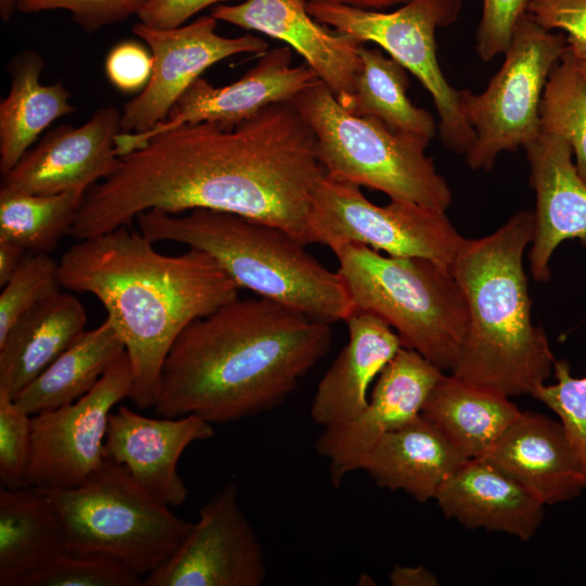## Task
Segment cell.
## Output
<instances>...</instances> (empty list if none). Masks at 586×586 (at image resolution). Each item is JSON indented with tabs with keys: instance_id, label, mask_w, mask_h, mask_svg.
Listing matches in <instances>:
<instances>
[{
	"instance_id": "obj_36",
	"label": "cell",
	"mask_w": 586,
	"mask_h": 586,
	"mask_svg": "<svg viewBox=\"0 0 586 586\" xmlns=\"http://www.w3.org/2000/svg\"><path fill=\"white\" fill-rule=\"evenodd\" d=\"M31 454V415L21 409L13 397L0 391V481L1 486H26Z\"/></svg>"
},
{
	"instance_id": "obj_23",
	"label": "cell",
	"mask_w": 586,
	"mask_h": 586,
	"mask_svg": "<svg viewBox=\"0 0 586 586\" xmlns=\"http://www.w3.org/2000/svg\"><path fill=\"white\" fill-rule=\"evenodd\" d=\"M348 342L321 378L310 418L328 428L348 421L368 404V390L403 347L398 334L380 317L354 311L345 320Z\"/></svg>"
},
{
	"instance_id": "obj_25",
	"label": "cell",
	"mask_w": 586,
	"mask_h": 586,
	"mask_svg": "<svg viewBox=\"0 0 586 586\" xmlns=\"http://www.w3.org/2000/svg\"><path fill=\"white\" fill-rule=\"evenodd\" d=\"M86 323L81 302L63 291L21 316L0 341V391L14 398L86 330Z\"/></svg>"
},
{
	"instance_id": "obj_34",
	"label": "cell",
	"mask_w": 586,
	"mask_h": 586,
	"mask_svg": "<svg viewBox=\"0 0 586 586\" xmlns=\"http://www.w3.org/2000/svg\"><path fill=\"white\" fill-rule=\"evenodd\" d=\"M143 577L113 557L64 550L27 586H143Z\"/></svg>"
},
{
	"instance_id": "obj_32",
	"label": "cell",
	"mask_w": 586,
	"mask_h": 586,
	"mask_svg": "<svg viewBox=\"0 0 586 586\" xmlns=\"http://www.w3.org/2000/svg\"><path fill=\"white\" fill-rule=\"evenodd\" d=\"M540 131L562 137L586 183V79L564 52L551 71L540 102Z\"/></svg>"
},
{
	"instance_id": "obj_7",
	"label": "cell",
	"mask_w": 586,
	"mask_h": 586,
	"mask_svg": "<svg viewBox=\"0 0 586 586\" xmlns=\"http://www.w3.org/2000/svg\"><path fill=\"white\" fill-rule=\"evenodd\" d=\"M292 102L314 131L328 177L381 191L391 200L444 212L449 207L451 190L425 154L431 139L352 114L321 80Z\"/></svg>"
},
{
	"instance_id": "obj_1",
	"label": "cell",
	"mask_w": 586,
	"mask_h": 586,
	"mask_svg": "<svg viewBox=\"0 0 586 586\" xmlns=\"http://www.w3.org/2000/svg\"><path fill=\"white\" fill-rule=\"evenodd\" d=\"M324 176L314 131L292 101L234 127L187 124L119 156L85 192L68 235L130 227L149 209L206 208L279 227L307 245L309 205Z\"/></svg>"
},
{
	"instance_id": "obj_29",
	"label": "cell",
	"mask_w": 586,
	"mask_h": 586,
	"mask_svg": "<svg viewBox=\"0 0 586 586\" xmlns=\"http://www.w3.org/2000/svg\"><path fill=\"white\" fill-rule=\"evenodd\" d=\"M124 353L122 337L105 318L85 330L13 399L31 416L68 405L87 394Z\"/></svg>"
},
{
	"instance_id": "obj_14",
	"label": "cell",
	"mask_w": 586,
	"mask_h": 586,
	"mask_svg": "<svg viewBox=\"0 0 586 586\" xmlns=\"http://www.w3.org/2000/svg\"><path fill=\"white\" fill-rule=\"evenodd\" d=\"M216 26L212 15L169 29L141 22L132 26V33L150 48L152 73L142 91L124 105L120 133L145 132L164 122L177 100L212 65L237 54L268 50V42L258 36L224 37Z\"/></svg>"
},
{
	"instance_id": "obj_43",
	"label": "cell",
	"mask_w": 586,
	"mask_h": 586,
	"mask_svg": "<svg viewBox=\"0 0 586 586\" xmlns=\"http://www.w3.org/2000/svg\"><path fill=\"white\" fill-rule=\"evenodd\" d=\"M28 252L10 240L0 239V285L3 286Z\"/></svg>"
},
{
	"instance_id": "obj_24",
	"label": "cell",
	"mask_w": 586,
	"mask_h": 586,
	"mask_svg": "<svg viewBox=\"0 0 586 586\" xmlns=\"http://www.w3.org/2000/svg\"><path fill=\"white\" fill-rule=\"evenodd\" d=\"M467 460L420 415L383 435L368 454L365 470L379 487L404 491L420 502L434 499L443 483Z\"/></svg>"
},
{
	"instance_id": "obj_3",
	"label": "cell",
	"mask_w": 586,
	"mask_h": 586,
	"mask_svg": "<svg viewBox=\"0 0 586 586\" xmlns=\"http://www.w3.org/2000/svg\"><path fill=\"white\" fill-rule=\"evenodd\" d=\"M127 226L78 240L59 262L62 288L95 296L122 337L132 371L129 399L154 407L166 356L195 319L239 297V285L207 253L165 255Z\"/></svg>"
},
{
	"instance_id": "obj_10",
	"label": "cell",
	"mask_w": 586,
	"mask_h": 586,
	"mask_svg": "<svg viewBox=\"0 0 586 586\" xmlns=\"http://www.w3.org/2000/svg\"><path fill=\"white\" fill-rule=\"evenodd\" d=\"M318 22L361 42H373L412 73L431 94L443 144L466 154L475 133L466 120L459 90L445 78L436 55L435 34L457 20L460 0H410L394 12H380L333 2H307Z\"/></svg>"
},
{
	"instance_id": "obj_38",
	"label": "cell",
	"mask_w": 586,
	"mask_h": 586,
	"mask_svg": "<svg viewBox=\"0 0 586 586\" xmlns=\"http://www.w3.org/2000/svg\"><path fill=\"white\" fill-rule=\"evenodd\" d=\"M531 0H482V15L475 33V51L482 61L504 54Z\"/></svg>"
},
{
	"instance_id": "obj_26",
	"label": "cell",
	"mask_w": 586,
	"mask_h": 586,
	"mask_svg": "<svg viewBox=\"0 0 586 586\" xmlns=\"http://www.w3.org/2000/svg\"><path fill=\"white\" fill-rule=\"evenodd\" d=\"M65 550L60 514L39 488L0 487V586H27Z\"/></svg>"
},
{
	"instance_id": "obj_22",
	"label": "cell",
	"mask_w": 586,
	"mask_h": 586,
	"mask_svg": "<svg viewBox=\"0 0 586 586\" xmlns=\"http://www.w3.org/2000/svg\"><path fill=\"white\" fill-rule=\"evenodd\" d=\"M447 519L528 540L544 518V504L485 458L467 459L435 498Z\"/></svg>"
},
{
	"instance_id": "obj_15",
	"label": "cell",
	"mask_w": 586,
	"mask_h": 586,
	"mask_svg": "<svg viewBox=\"0 0 586 586\" xmlns=\"http://www.w3.org/2000/svg\"><path fill=\"white\" fill-rule=\"evenodd\" d=\"M288 46L267 50L258 62L237 81L215 87L199 77L183 92L167 118L141 133H118V157L142 148L152 137L187 124L214 122L234 127L265 107L292 101L300 92L320 80L306 64L292 66Z\"/></svg>"
},
{
	"instance_id": "obj_21",
	"label": "cell",
	"mask_w": 586,
	"mask_h": 586,
	"mask_svg": "<svg viewBox=\"0 0 586 586\" xmlns=\"http://www.w3.org/2000/svg\"><path fill=\"white\" fill-rule=\"evenodd\" d=\"M482 458L545 506L571 500L586 488L583 462L563 425L544 415L522 411Z\"/></svg>"
},
{
	"instance_id": "obj_27",
	"label": "cell",
	"mask_w": 586,
	"mask_h": 586,
	"mask_svg": "<svg viewBox=\"0 0 586 586\" xmlns=\"http://www.w3.org/2000/svg\"><path fill=\"white\" fill-rule=\"evenodd\" d=\"M522 411L510 397L455 374H442L421 415L467 459L483 457Z\"/></svg>"
},
{
	"instance_id": "obj_6",
	"label": "cell",
	"mask_w": 586,
	"mask_h": 586,
	"mask_svg": "<svg viewBox=\"0 0 586 586\" xmlns=\"http://www.w3.org/2000/svg\"><path fill=\"white\" fill-rule=\"evenodd\" d=\"M332 252L354 311L380 317L396 331L403 347L419 353L442 371L454 369L468 331L469 313L450 269L421 257L383 255L354 242Z\"/></svg>"
},
{
	"instance_id": "obj_17",
	"label": "cell",
	"mask_w": 586,
	"mask_h": 586,
	"mask_svg": "<svg viewBox=\"0 0 586 586\" xmlns=\"http://www.w3.org/2000/svg\"><path fill=\"white\" fill-rule=\"evenodd\" d=\"M122 113L114 105L98 109L79 127L61 125L29 149L7 174L0 193L56 194L87 191L115 167V138Z\"/></svg>"
},
{
	"instance_id": "obj_42",
	"label": "cell",
	"mask_w": 586,
	"mask_h": 586,
	"mask_svg": "<svg viewBox=\"0 0 586 586\" xmlns=\"http://www.w3.org/2000/svg\"><path fill=\"white\" fill-rule=\"evenodd\" d=\"M393 586H436L438 579L434 573L424 568L394 565L388 574Z\"/></svg>"
},
{
	"instance_id": "obj_41",
	"label": "cell",
	"mask_w": 586,
	"mask_h": 586,
	"mask_svg": "<svg viewBox=\"0 0 586 586\" xmlns=\"http://www.w3.org/2000/svg\"><path fill=\"white\" fill-rule=\"evenodd\" d=\"M227 0H152L138 17L141 23L161 29L184 25L203 9Z\"/></svg>"
},
{
	"instance_id": "obj_9",
	"label": "cell",
	"mask_w": 586,
	"mask_h": 586,
	"mask_svg": "<svg viewBox=\"0 0 586 586\" xmlns=\"http://www.w3.org/2000/svg\"><path fill=\"white\" fill-rule=\"evenodd\" d=\"M566 50V36L519 21L504 63L480 93L459 90L462 114L475 133L466 155L473 170H489L498 155L526 146L540 133L539 107L548 77Z\"/></svg>"
},
{
	"instance_id": "obj_46",
	"label": "cell",
	"mask_w": 586,
	"mask_h": 586,
	"mask_svg": "<svg viewBox=\"0 0 586 586\" xmlns=\"http://www.w3.org/2000/svg\"><path fill=\"white\" fill-rule=\"evenodd\" d=\"M568 52V51H566ZM569 53V52H568ZM569 55L572 58V60L575 63V66L579 71V73L583 75V77L586 79V56H574L569 53Z\"/></svg>"
},
{
	"instance_id": "obj_8",
	"label": "cell",
	"mask_w": 586,
	"mask_h": 586,
	"mask_svg": "<svg viewBox=\"0 0 586 586\" xmlns=\"http://www.w3.org/2000/svg\"><path fill=\"white\" fill-rule=\"evenodd\" d=\"M39 489L60 514L66 551L113 557L143 578L173 555L192 526L107 456L79 486Z\"/></svg>"
},
{
	"instance_id": "obj_18",
	"label": "cell",
	"mask_w": 586,
	"mask_h": 586,
	"mask_svg": "<svg viewBox=\"0 0 586 586\" xmlns=\"http://www.w3.org/2000/svg\"><path fill=\"white\" fill-rule=\"evenodd\" d=\"M211 15L243 29L284 41L294 49L342 106L353 95L364 43L318 22L306 0H244L218 4Z\"/></svg>"
},
{
	"instance_id": "obj_30",
	"label": "cell",
	"mask_w": 586,
	"mask_h": 586,
	"mask_svg": "<svg viewBox=\"0 0 586 586\" xmlns=\"http://www.w3.org/2000/svg\"><path fill=\"white\" fill-rule=\"evenodd\" d=\"M359 56L354 92L345 109L354 115L373 116L393 129L432 140L436 133L435 119L408 98L407 69L380 49L365 43L359 48Z\"/></svg>"
},
{
	"instance_id": "obj_19",
	"label": "cell",
	"mask_w": 586,
	"mask_h": 586,
	"mask_svg": "<svg viewBox=\"0 0 586 586\" xmlns=\"http://www.w3.org/2000/svg\"><path fill=\"white\" fill-rule=\"evenodd\" d=\"M214 435L213 423L196 415L154 418L119 406L109 418L105 453L155 498L179 507L189 493L178 472L179 459L188 446Z\"/></svg>"
},
{
	"instance_id": "obj_13",
	"label": "cell",
	"mask_w": 586,
	"mask_h": 586,
	"mask_svg": "<svg viewBox=\"0 0 586 586\" xmlns=\"http://www.w3.org/2000/svg\"><path fill=\"white\" fill-rule=\"evenodd\" d=\"M266 561L255 530L227 483L199 511V520L143 586H260Z\"/></svg>"
},
{
	"instance_id": "obj_33",
	"label": "cell",
	"mask_w": 586,
	"mask_h": 586,
	"mask_svg": "<svg viewBox=\"0 0 586 586\" xmlns=\"http://www.w3.org/2000/svg\"><path fill=\"white\" fill-rule=\"evenodd\" d=\"M59 262L50 254L28 252L2 286L0 294V341L30 308L62 291Z\"/></svg>"
},
{
	"instance_id": "obj_16",
	"label": "cell",
	"mask_w": 586,
	"mask_h": 586,
	"mask_svg": "<svg viewBox=\"0 0 586 586\" xmlns=\"http://www.w3.org/2000/svg\"><path fill=\"white\" fill-rule=\"evenodd\" d=\"M443 371L419 353L402 347L375 379L366 408L353 419L323 428L316 451L329 460L331 482L339 487L386 433L422 412Z\"/></svg>"
},
{
	"instance_id": "obj_35",
	"label": "cell",
	"mask_w": 586,
	"mask_h": 586,
	"mask_svg": "<svg viewBox=\"0 0 586 586\" xmlns=\"http://www.w3.org/2000/svg\"><path fill=\"white\" fill-rule=\"evenodd\" d=\"M552 373L557 382L538 386L532 396L559 417L586 472V377H573L566 360H556Z\"/></svg>"
},
{
	"instance_id": "obj_12",
	"label": "cell",
	"mask_w": 586,
	"mask_h": 586,
	"mask_svg": "<svg viewBox=\"0 0 586 586\" xmlns=\"http://www.w3.org/2000/svg\"><path fill=\"white\" fill-rule=\"evenodd\" d=\"M132 371L122 354L97 384L77 400L31 416V454L25 485L67 489L81 485L102 466L113 407L129 398Z\"/></svg>"
},
{
	"instance_id": "obj_31",
	"label": "cell",
	"mask_w": 586,
	"mask_h": 586,
	"mask_svg": "<svg viewBox=\"0 0 586 586\" xmlns=\"http://www.w3.org/2000/svg\"><path fill=\"white\" fill-rule=\"evenodd\" d=\"M86 191L0 193V239L50 254L68 235Z\"/></svg>"
},
{
	"instance_id": "obj_5",
	"label": "cell",
	"mask_w": 586,
	"mask_h": 586,
	"mask_svg": "<svg viewBox=\"0 0 586 586\" xmlns=\"http://www.w3.org/2000/svg\"><path fill=\"white\" fill-rule=\"evenodd\" d=\"M140 232L211 255L240 289H247L327 323L354 311L346 284L288 231L237 214L195 208L182 214L149 209L136 217Z\"/></svg>"
},
{
	"instance_id": "obj_37",
	"label": "cell",
	"mask_w": 586,
	"mask_h": 586,
	"mask_svg": "<svg viewBox=\"0 0 586 586\" xmlns=\"http://www.w3.org/2000/svg\"><path fill=\"white\" fill-rule=\"evenodd\" d=\"M152 0H20L17 11L35 13L66 10L84 31L94 33L119 23L141 10Z\"/></svg>"
},
{
	"instance_id": "obj_28",
	"label": "cell",
	"mask_w": 586,
	"mask_h": 586,
	"mask_svg": "<svg viewBox=\"0 0 586 586\" xmlns=\"http://www.w3.org/2000/svg\"><path fill=\"white\" fill-rule=\"evenodd\" d=\"M44 61L24 50L8 63L11 78L8 97L0 103V171H10L38 136L55 119L75 111L62 82H40Z\"/></svg>"
},
{
	"instance_id": "obj_4",
	"label": "cell",
	"mask_w": 586,
	"mask_h": 586,
	"mask_svg": "<svg viewBox=\"0 0 586 586\" xmlns=\"http://www.w3.org/2000/svg\"><path fill=\"white\" fill-rule=\"evenodd\" d=\"M534 213L523 209L494 232L462 240L451 265L469 324L451 373L508 397L531 395L553 371L545 331L533 323L523 256Z\"/></svg>"
},
{
	"instance_id": "obj_39",
	"label": "cell",
	"mask_w": 586,
	"mask_h": 586,
	"mask_svg": "<svg viewBox=\"0 0 586 586\" xmlns=\"http://www.w3.org/2000/svg\"><path fill=\"white\" fill-rule=\"evenodd\" d=\"M527 13L544 28L566 36V51L586 56V0H531Z\"/></svg>"
},
{
	"instance_id": "obj_40",
	"label": "cell",
	"mask_w": 586,
	"mask_h": 586,
	"mask_svg": "<svg viewBox=\"0 0 586 586\" xmlns=\"http://www.w3.org/2000/svg\"><path fill=\"white\" fill-rule=\"evenodd\" d=\"M105 72L119 91H139L146 86L152 73L151 53L138 41H122L109 52Z\"/></svg>"
},
{
	"instance_id": "obj_20",
	"label": "cell",
	"mask_w": 586,
	"mask_h": 586,
	"mask_svg": "<svg viewBox=\"0 0 586 586\" xmlns=\"http://www.w3.org/2000/svg\"><path fill=\"white\" fill-rule=\"evenodd\" d=\"M524 150L536 198L530 270L534 280L548 282L549 262L561 242L577 238L586 245V183L562 137L540 131Z\"/></svg>"
},
{
	"instance_id": "obj_2",
	"label": "cell",
	"mask_w": 586,
	"mask_h": 586,
	"mask_svg": "<svg viewBox=\"0 0 586 586\" xmlns=\"http://www.w3.org/2000/svg\"><path fill=\"white\" fill-rule=\"evenodd\" d=\"M331 342L330 323L265 297H238L177 336L154 413L227 423L276 409Z\"/></svg>"
},
{
	"instance_id": "obj_44",
	"label": "cell",
	"mask_w": 586,
	"mask_h": 586,
	"mask_svg": "<svg viewBox=\"0 0 586 586\" xmlns=\"http://www.w3.org/2000/svg\"><path fill=\"white\" fill-rule=\"evenodd\" d=\"M307 2L310 1H323V2H333V3H340L345 4L349 7L360 8V9H368V10H382L386 8H391L394 5H403L410 0H306Z\"/></svg>"
},
{
	"instance_id": "obj_45",
	"label": "cell",
	"mask_w": 586,
	"mask_h": 586,
	"mask_svg": "<svg viewBox=\"0 0 586 586\" xmlns=\"http://www.w3.org/2000/svg\"><path fill=\"white\" fill-rule=\"evenodd\" d=\"M20 0H0V16L3 22H9L17 10Z\"/></svg>"
},
{
	"instance_id": "obj_11",
	"label": "cell",
	"mask_w": 586,
	"mask_h": 586,
	"mask_svg": "<svg viewBox=\"0 0 586 586\" xmlns=\"http://www.w3.org/2000/svg\"><path fill=\"white\" fill-rule=\"evenodd\" d=\"M462 240L444 211L398 200L377 205L360 187L327 175L311 196L308 244L332 250L360 243L390 256L421 257L450 269Z\"/></svg>"
}]
</instances>
